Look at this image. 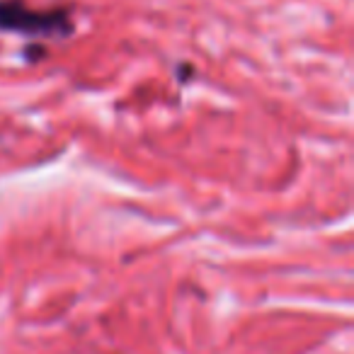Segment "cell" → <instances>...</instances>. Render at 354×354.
<instances>
[{
  "instance_id": "1",
  "label": "cell",
  "mask_w": 354,
  "mask_h": 354,
  "mask_svg": "<svg viewBox=\"0 0 354 354\" xmlns=\"http://www.w3.org/2000/svg\"><path fill=\"white\" fill-rule=\"evenodd\" d=\"M73 30V17L66 8L39 10L27 0H0V32L30 39H66Z\"/></svg>"
},
{
  "instance_id": "2",
  "label": "cell",
  "mask_w": 354,
  "mask_h": 354,
  "mask_svg": "<svg viewBox=\"0 0 354 354\" xmlns=\"http://www.w3.org/2000/svg\"><path fill=\"white\" fill-rule=\"evenodd\" d=\"M46 51H44V46H30V49L25 51V56H27V61H39L41 56H44Z\"/></svg>"
}]
</instances>
